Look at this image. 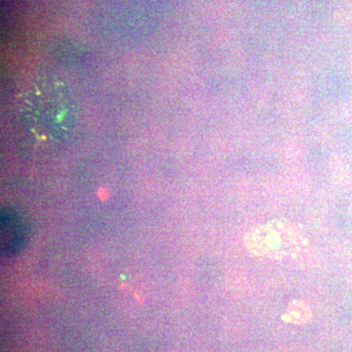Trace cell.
<instances>
[{"label":"cell","instance_id":"1","mask_svg":"<svg viewBox=\"0 0 352 352\" xmlns=\"http://www.w3.org/2000/svg\"><path fill=\"white\" fill-rule=\"evenodd\" d=\"M248 251L256 256L281 259L302 251V234L286 220H272L252 228L244 238Z\"/></svg>","mask_w":352,"mask_h":352},{"label":"cell","instance_id":"2","mask_svg":"<svg viewBox=\"0 0 352 352\" xmlns=\"http://www.w3.org/2000/svg\"><path fill=\"white\" fill-rule=\"evenodd\" d=\"M2 252L12 256L27 241V228L15 214L4 212L1 219Z\"/></svg>","mask_w":352,"mask_h":352},{"label":"cell","instance_id":"3","mask_svg":"<svg viewBox=\"0 0 352 352\" xmlns=\"http://www.w3.org/2000/svg\"><path fill=\"white\" fill-rule=\"evenodd\" d=\"M314 312L308 303L303 300H296L289 303L286 312L282 316L286 323L294 325H305L312 320Z\"/></svg>","mask_w":352,"mask_h":352}]
</instances>
